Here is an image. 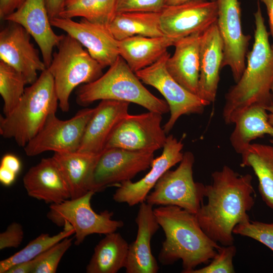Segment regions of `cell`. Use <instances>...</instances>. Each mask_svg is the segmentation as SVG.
<instances>
[{
	"label": "cell",
	"instance_id": "13",
	"mask_svg": "<svg viewBox=\"0 0 273 273\" xmlns=\"http://www.w3.org/2000/svg\"><path fill=\"white\" fill-rule=\"evenodd\" d=\"M217 13L216 1L193 0L166 5L160 12V28L164 36L176 42L193 34L202 33L216 21Z\"/></svg>",
	"mask_w": 273,
	"mask_h": 273
},
{
	"label": "cell",
	"instance_id": "4",
	"mask_svg": "<svg viewBox=\"0 0 273 273\" xmlns=\"http://www.w3.org/2000/svg\"><path fill=\"white\" fill-rule=\"evenodd\" d=\"M59 101L53 77L48 68L25 88L7 115L0 116V134L24 147L39 131L48 117L56 112Z\"/></svg>",
	"mask_w": 273,
	"mask_h": 273
},
{
	"label": "cell",
	"instance_id": "17",
	"mask_svg": "<svg viewBox=\"0 0 273 273\" xmlns=\"http://www.w3.org/2000/svg\"><path fill=\"white\" fill-rule=\"evenodd\" d=\"M183 147L181 140H177L172 135L168 136L161 155L154 159L149 172L136 182L129 180L118 184L113 199L129 206L146 201L147 196L162 175L181 161Z\"/></svg>",
	"mask_w": 273,
	"mask_h": 273
},
{
	"label": "cell",
	"instance_id": "15",
	"mask_svg": "<svg viewBox=\"0 0 273 273\" xmlns=\"http://www.w3.org/2000/svg\"><path fill=\"white\" fill-rule=\"evenodd\" d=\"M8 22L0 32L1 60L21 73L27 84H31L38 78L37 71L47 67L30 41V34L20 24Z\"/></svg>",
	"mask_w": 273,
	"mask_h": 273
},
{
	"label": "cell",
	"instance_id": "41",
	"mask_svg": "<svg viewBox=\"0 0 273 273\" xmlns=\"http://www.w3.org/2000/svg\"><path fill=\"white\" fill-rule=\"evenodd\" d=\"M50 20L59 17L62 12L65 0H45Z\"/></svg>",
	"mask_w": 273,
	"mask_h": 273
},
{
	"label": "cell",
	"instance_id": "22",
	"mask_svg": "<svg viewBox=\"0 0 273 273\" xmlns=\"http://www.w3.org/2000/svg\"><path fill=\"white\" fill-rule=\"evenodd\" d=\"M223 58V44L216 21L202 34L197 96L211 103L216 98Z\"/></svg>",
	"mask_w": 273,
	"mask_h": 273
},
{
	"label": "cell",
	"instance_id": "1",
	"mask_svg": "<svg viewBox=\"0 0 273 273\" xmlns=\"http://www.w3.org/2000/svg\"><path fill=\"white\" fill-rule=\"evenodd\" d=\"M212 184L205 185L207 203L195 214L203 231L222 245L234 244L233 230L250 219L255 204L252 176L240 174L228 165L211 174Z\"/></svg>",
	"mask_w": 273,
	"mask_h": 273
},
{
	"label": "cell",
	"instance_id": "7",
	"mask_svg": "<svg viewBox=\"0 0 273 273\" xmlns=\"http://www.w3.org/2000/svg\"><path fill=\"white\" fill-rule=\"evenodd\" d=\"M195 157L191 152L184 153L178 166L167 171L147 196L146 202L152 205H173L196 214L205 197V185L195 181Z\"/></svg>",
	"mask_w": 273,
	"mask_h": 273
},
{
	"label": "cell",
	"instance_id": "46",
	"mask_svg": "<svg viewBox=\"0 0 273 273\" xmlns=\"http://www.w3.org/2000/svg\"><path fill=\"white\" fill-rule=\"evenodd\" d=\"M271 47L273 49V44L271 45Z\"/></svg>",
	"mask_w": 273,
	"mask_h": 273
},
{
	"label": "cell",
	"instance_id": "19",
	"mask_svg": "<svg viewBox=\"0 0 273 273\" xmlns=\"http://www.w3.org/2000/svg\"><path fill=\"white\" fill-rule=\"evenodd\" d=\"M138 226L135 240L129 244L124 268L126 273H157L159 267L151 249V240L160 227L153 206L140 204L135 218Z\"/></svg>",
	"mask_w": 273,
	"mask_h": 273
},
{
	"label": "cell",
	"instance_id": "3",
	"mask_svg": "<svg viewBox=\"0 0 273 273\" xmlns=\"http://www.w3.org/2000/svg\"><path fill=\"white\" fill-rule=\"evenodd\" d=\"M165 239L158 255L163 265L182 261L183 273H190L202 264L209 263L220 246L201 228L195 214L173 205L154 209Z\"/></svg>",
	"mask_w": 273,
	"mask_h": 273
},
{
	"label": "cell",
	"instance_id": "40",
	"mask_svg": "<svg viewBox=\"0 0 273 273\" xmlns=\"http://www.w3.org/2000/svg\"><path fill=\"white\" fill-rule=\"evenodd\" d=\"M0 166L7 169L17 174L21 169V162L19 159L15 155L12 154H7L2 158Z\"/></svg>",
	"mask_w": 273,
	"mask_h": 273
},
{
	"label": "cell",
	"instance_id": "26",
	"mask_svg": "<svg viewBox=\"0 0 273 273\" xmlns=\"http://www.w3.org/2000/svg\"><path fill=\"white\" fill-rule=\"evenodd\" d=\"M267 112L262 107L252 106L237 117L230 138L231 145L237 153L241 154L252 140L264 134L273 138V126L268 122Z\"/></svg>",
	"mask_w": 273,
	"mask_h": 273
},
{
	"label": "cell",
	"instance_id": "29",
	"mask_svg": "<svg viewBox=\"0 0 273 273\" xmlns=\"http://www.w3.org/2000/svg\"><path fill=\"white\" fill-rule=\"evenodd\" d=\"M160 12L117 13L108 28L118 41L138 35L151 37L164 36L160 28Z\"/></svg>",
	"mask_w": 273,
	"mask_h": 273
},
{
	"label": "cell",
	"instance_id": "35",
	"mask_svg": "<svg viewBox=\"0 0 273 273\" xmlns=\"http://www.w3.org/2000/svg\"><path fill=\"white\" fill-rule=\"evenodd\" d=\"M67 237L40 254V260L33 273H55L59 262L72 244V238Z\"/></svg>",
	"mask_w": 273,
	"mask_h": 273
},
{
	"label": "cell",
	"instance_id": "11",
	"mask_svg": "<svg viewBox=\"0 0 273 273\" xmlns=\"http://www.w3.org/2000/svg\"><path fill=\"white\" fill-rule=\"evenodd\" d=\"M154 159V152L106 148L94 167L88 182V191L99 192L109 186L131 180L149 168Z\"/></svg>",
	"mask_w": 273,
	"mask_h": 273
},
{
	"label": "cell",
	"instance_id": "5",
	"mask_svg": "<svg viewBox=\"0 0 273 273\" xmlns=\"http://www.w3.org/2000/svg\"><path fill=\"white\" fill-rule=\"evenodd\" d=\"M140 80L119 56L105 73L78 88L76 102L87 106L96 101L111 100L133 103L161 114L169 112L167 102L151 94Z\"/></svg>",
	"mask_w": 273,
	"mask_h": 273
},
{
	"label": "cell",
	"instance_id": "45",
	"mask_svg": "<svg viewBox=\"0 0 273 273\" xmlns=\"http://www.w3.org/2000/svg\"><path fill=\"white\" fill-rule=\"evenodd\" d=\"M271 91L273 95V83L271 87ZM268 120L269 123L273 126V112L270 113L268 114Z\"/></svg>",
	"mask_w": 273,
	"mask_h": 273
},
{
	"label": "cell",
	"instance_id": "34",
	"mask_svg": "<svg viewBox=\"0 0 273 273\" xmlns=\"http://www.w3.org/2000/svg\"><path fill=\"white\" fill-rule=\"evenodd\" d=\"M237 252L234 244L220 246L215 256L206 266L193 270L190 273H234L233 259Z\"/></svg>",
	"mask_w": 273,
	"mask_h": 273
},
{
	"label": "cell",
	"instance_id": "32",
	"mask_svg": "<svg viewBox=\"0 0 273 273\" xmlns=\"http://www.w3.org/2000/svg\"><path fill=\"white\" fill-rule=\"evenodd\" d=\"M27 83L24 76L13 67L0 61V94L4 105L3 113L8 115L21 98Z\"/></svg>",
	"mask_w": 273,
	"mask_h": 273
},
{
	"label": "cell",
	"instance_id": "37",
	"mask_svg": "<svg viewBox=\"0 0 273 273\" xmlns=\"http://www.w3.org/2000/svg\"><path fill=\"white\" fill-rule=\"evenodd\" d=\"M24 238L23 227L18 222H13L0 234V250L18 248Z\"/></svg>",
	"mask_w": 273,
	"mask_h": 273
},
{
	"label": "cell",
	"instance_id": "28",
	"mask_svg": "<svg viewBox=\"0 0 273 273\" xmlns=\"http://www.w3.org/2000/svg\"><path fill=\"white\" fill-rule=\"evenodd\" d=\"M129 244L118 233L105 235L94 248L86 267L87 273H117L124 267Z\"/></svg>",
	"mask_w": 273,
	"mask_h": 273
},
{
	"label": "cell",
	"instance_id": "2",
	"mask_svg": "<svg viewBox=\"0 0 273 273\" xmlns=\"http://www.w3.org/2000/svg\"><path fill=\"white\" fill-rule=\"evenodd\" d=\"M254 16V40L246 56L245 69L225 96L222 117L226 124L234 123L239 114L252 106L273 112V49L259 2Z\"/></svg>",
	"mask_w": 273,
	"mask_h": 273
},
{
	"label": "cell",
	"instance_id": "44",
	"mask_svg": "<svg viewBox=\"0 0 273 273\" xmlns=\"http://www.w3.org/2000/svg\"><path fill=\"white\" fill-rule=\"evenodd\" d=\"M193 0H166V6H171L175 5L177 4H180L188 1H190ZM210 1H216V0H209Z\"/></svg>",
	"mask_w": 273,
	"mask_h": 273
},
{
	"label": "cell",
	"instance_id": "10",
	"mask_svg": "<svg viewBox=\"0 0 273 273\" xmlns=\"http://www.w3.org/2000/svg\"><path fill=\"white\" fill-rule=\"evenodd\" d=\"M95 107L79 111L68 120H61L51 114L37 134L24 147L32 157L47 151L55 153L76 151L80 147L86 126Z\"/></svg>",
	"mask_w": 273,
	"mask_h": 273
},
{
	"label": "cell",
	"instance_id": "24",
	"mask_svg": "<svg viewBox=\"0 0 273 273\" xmlns=\"http://www.w3.org/2000/svg\"><path fill=\"white\" fill-rule=\"evenodd\" d=\"M175 42L165 36L134 35L118 41L119 56L135 73L157 61Z\"/></svg>",
	"mask_w": 273,
	"mask_h": 273
},
{
	"label": "cell",
	"instance_id": "43",
	"mask_svg": "<svg viewBox=\"0 0 273 273\" xmlns=\"http://www.w3.org/2000/svg\"><path fill=\"white\" fill-rule=\"evenodd\" d=\"M265 6L269 20L270 33L273 40V0H259Z\"/></svg>",
	"mask_w": 273,
	"mask_h": 273
},
{
	"label": "cell",
	"instance_id": "30",
	"mask_svg": "<svg viewBox=\"0 0 273 273\" xmlns=\"http://www.w3.org/2000/svg\"><path fill=\"white\" fill-rule=\"evenodd\" d=\"M117 0H65L59 17H80L108 27L116 14Z\"/></svg>",
	"mask_w": 273,
	"mask_h": 273
},
{
	"label": "cell",
	"instance_id": "16",
	"mask_svg": "<svg viewBox=\"0 0 273 273\" xmlns=\"http://www.w3.org/2000/svg\"><path fill=\"white\" fill-rule=\"evenodd\" d=\"M50 21L52 26L65 31L80 42L103 68L111 66L119 56L118 41L108 27L84 18L76 22L72 19L59 17Z\"/></svg>",
	"mask_w": 273,
	"mask_h": 273
},
{
	"label": "cell",
	"instance_id": "27",
	"mask_svg": "<svg viewBox=\"0 0 273 273\" xmlns=\"http://www.w3.org/2000/svg\"><path fill=\"white\" fill-rule=\"evenodd\" d=\"M241 155V166L253 169L258 180L260 196L273 211V146L250 144Z\"/></svg>",
	"mask_w": 273,
	"mask_h": 273
},
{
	"label": "cell",
	"instance_id": "33",
	"mask_svg": "<svg viewBox=\"0 0 273 273\" xmlns=\"http://www.w3.org/2000/svg\"><path fill=\"white\" fill-rule=\"evenodd\" d=\"M233 234L254 239L273 251V223H267L250 219L237 224Z\"/></svg>",
	"mask_w": 273,
	"mask_h": 273
},
{
	"label": "cell",
	"instance_id": "14",
	"mask_svg": "<svg viewBox=\"0 0 273 273\" xmlns=\"http://www.w3.org/2000/svg\"><path fill=\"white\" fill-rule=\"evenodd\" d=\"M216 23L223 44L222 68L229 66L235 82L246 67V56L251 36L245 34L241 23L239 0H216Z\"/></svg>",
	"mask_w": 273,
	"mask_h": 273
},
{
	"label": "cell",
	"instance_id": "20",
	"mask_svg": "<svg viewBox=\"0 0 273 273\" xmlns=\"http://www.w3.org/2000/svg\"><path fill=\"white\" fill-rule=\"evenodd\" d=\"M129 102L101 100L89 120L77 151L100 153L120 121L128 114Z\"/></svg>",
	"mask_w": 273,
	"mask_h": 273
},
{
	"label": "cell",
	"instance_id": "31",
	"mask_svg": "<svg viewBox=\"0 0 273 273\" xmlns=\"http://www.w3.org/2000/svg\"><path fill=\"white\" fill-rule=\"evenodd\" d=\"M63 226V231L55 235L41 234L17 253L1 260L0 273H6L13 266L34 259L60 241L74 234V230L69 222L65 221Z\"/></svg>",
	"mask_w": 273,
	"mask_h": 273
},
{
	"label": "cell",
	"instance_id": "36",
	"mask_svg": "<svg viewBox=\"0 0 273 273\" xmlns=\"http://www.w3.org/2000/svg\"><path fill=\"white\" fill-rule=\"evenodd\" d=\"M166 0H117L116 14L128 12L160 13Z\"/></svg>",
	"mask_w": 273,
	"mask_h": 273
},
{
	"label": "cell",
	"instance_id": "6",
	"mask_svg": "<svg viewBox=\"0 0 273 273\" xmlns=\"http://www.w3.org/2000/svg\"><path fill=\"white\" fill-rule=\"evenodd\" d=\"M57 47L48 69L53 77L59 106L63 112H67L73 89L99 78L103 68L80 42L68 34L62 35Z\"/></svg>",
	"mask_w": 273,
	"mask_h": 273
},
{
	"label": "cell",
	"instance_id": "38",
	"mask_svg": "<svg viewBox=\"0 0 273 273\" xmlns=\"http://www.w3.org/2000/svg\"><path fill=\"white\" fill-rule=\"evenodd\" d=\"M40 260V254L32 260L13 266L6 273H33Z\"/></svg>",
	"mask_w": 273,
	"mask_h": 273
},
{
	"label": "cell",
	"instance_id": "9",
	"mask_svg": "<svg viewBox=\"0 0 273 273\" xmlns=\"http://www.w3.org/2000/svg\"><path fill=\"white\" fill-rule=\"evenodd\" d=\"M170 54L167 51L157 61L135 72L138 78L146 84L157 89L164 97L170 116L163 126L167 134L183 115L201 114L210 104L180 85L169 73L166 62Z\"/></svg>",
	"mask_w": 273,
	"mask_h": 273
},
{
	"label": "cell",
	"instance_id": "25",
	"mask_svg": "<svg viewBox=\"0 0 273 273\" xmlns=\"http://www.w3.org/2000/svg\"><path fill=\"white\" fill-rule=\"evenodd\" d=\"M101 153L79 151L54 153L52 157L67 184L70 199L80 197L89 191L88 182Z\"/></svg>",
	"mask_w": 273,
	"mask_h": 273
},
{
	"label": "cell",
	"instance_id": "18",
	"mask_svg": "<svg viewBox=\"0 0 273 273\" xmlns=\"http://www.w3.org/2000/svg\"><path fill=\"white\" fill-rule=\"evenodd\" d=\"M4 20L21 25L34 38L40 50L42 60L48 68L52 60L53 50L63 35H57L52 28L45 0H25Z\"/></svg>",
	"mask_w": 273,
	"mask_h": 273
},
{
	"label": "cell",
	"instance_id": "42",
	"mask_svg": "<svg viewBox=\"0 0 273 273\" xmlns=\"http://www.w3.org/2000/svg\"><path fill=\"white\" fill-rule=\"evenodd\" d=\"M17 174L6 168L0 166V181L5 186H11L15 181Z\"/></svg>",
	"mask_w": 273,
	"mask_h": 273
},
{
	"label": "cell",
	"instance_id": "8",
	"mask_svg": "<svg viewBox=\"0 0 273 273\" xmlns=\"http://www.w3.org/2000/svg\"><path fill=\"white\" fill-rule=\"evenodd\" d=\"M95 194L88 191L84 195L66 200L59 204H51L47 216L58 226L69 222L74 230L75 244L79 245L92 234L106 235L123 227L122 220L112 219L113 213L105 210L97 213L92 209L91 199Z\"/></svg>",
	"mask_w": 273,
	"mask_h": 273
},
{
	"label": "cell",
	"instance_id": "39",
	"mask_svg": "<svg viewBox=\"0 0 273 273\" xmlns=\"http://www.w3.org/2000/svg\"><path fill=\"white\" fill-rule=\"evenodd\" d=\"M25 0H0V18L6 17L15 11Z\"/></svg>",
	"mask_w": 273,
	"mask_h": 273
},
{
	"label": "cell",
	"instance_id": "12",
	"mask_svg": "<svg viewBox=\"0 0 273 273\" xmlns=\"http://www.w3.org/2000/svg\"><path fill=\"white\" fill-rule=\"evenodd\" d=\"M162 115L149 111L138 115L128 114L115 127L105 149L154 152L163 148L167 136L161 126Z\"/></svg>",
	"mask_w": 273,
	"mask_h": 273
},
{
	"label": "cell",
	"instance_id": "23",
	"mask_svg": "<svg viewBox=\"0 0 273 273\" xmlns=\"http://www.w3.org/2000/svg\"><path fill=\"white\" fill-rule=\"evenodd\" d=\"M202 33H194L176 41L175 51L166 62L170 75L184 88L197 95L200 74Z\"/></svg>",
	"mask_w": 273,
	"mask_h": 273
},
{
	"label": "cell",
	"instance_id": "21",
	"mask_svg": "<svg viewBox=\"0 0 273 273\" xmlns=\"http://www.w3.org/2000/svg\"><path fill=\"white\" fill-rule=\"evenodd\" d=\"M28 195L51 204L70 199L67 184L53 157L43 158L32 166L23 178Z\"/></svg>",
	"mask_w": 273,
	"mask_h": 273
}]
</instances>
